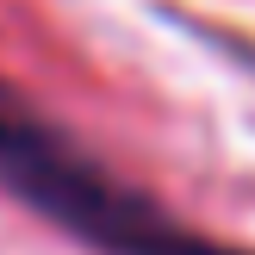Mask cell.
<instances>
[{
  "mask_svg": "<svg viewBox=\"0 0 255 255\" xmlns=\"http://www.w3.org/2000/svg\"><path fill=\"white\" fill-rule=\"evenodd\" d=\"M0 193L31 206L44 224H56L94 255H255L162 212L143 187L119 181L6 81H0Z\"/></svg>",
  "mask_w": 255,
  "mask_h": 255,
  "instance_id": "6da1fadb",
  "label": "cell"
}]
</instances>
